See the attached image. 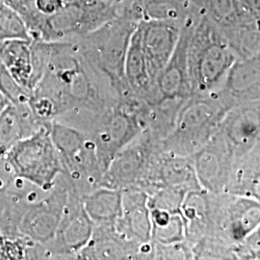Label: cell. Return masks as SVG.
Returning <instances> with one entry per match:
<instances>
[{
    "instance_id": "6da1fadb",
    "label": "cell",
    "mask_w": 260,
    "mask_h": 260,
    "mask_svg": "<svg viewBox=\"0 0 260 260\" xmlns=\"http://www.w3.org/2000/svg\"><path fill=\"white\" fill-rule=\"evenodd\" d=\"M121 101L75 41L47 42L45 69L28 100L42 124L56 121L79 129L92 116Z\"/></svg>"
},
{
    "instance_id": "7a4b0ae2",
    "label": "cell",
    "mask_w": 260,
    "mask_h": 260,
    "mask_svg": "<svg viewBox=\"0 0 260 260\" xmlns=\"http://www.w3.org/2000/svg\"><path fill=\"white\" fill-rule=\"evenodd\" d=\"M142 19L139 1H136L115 19L75 40L84 58L110 82L123 101L134 99L125 80L124 64L130 39Z\"/></svg>"
},
{
    "instance_id": "3957f363",
    "label": "cell",
    "mask_w": 260,
    "mask_h": 260,
    "mask_svg": "<svg viewBox=\"0 0 260 260\" xmlns=\"http://www.w3.org/2000/svg\"><path fill=\"white\" fill-rule=\"evenodd\" d=\"M236 59L220 29L203 13L191 28L187 44V75L191 96L218 92Z\"/></svg>"
},
{
    "instance_id": "277c9868",
    "label": "cell",
    "mask_w": 260,
    "mask_h": 260,
    "mask_svg": "<svg viewBox=\"0 0 260 260\" xmlns=\"http://www.w3.org/2000/svg\"><path fill=\"white\" fill-rule=\"evenodd\" d=\"M230 109L218 93L190 96L173 129L160 142L161 149L172 155L192 156L213 137Z\"/></svg>"
},
{
    "instance_id": "5b68a950",
    "label": "cell",
    "mask_w": 260,
    "mask_h": 260,
    "mask_svg": "<svg viewBox=\"0 0 260 260\" xmlns=\"http://www.w3.org/2000/svg\"><path fill=\"white\" fill-rule=\"evenodd\" d=\"M121 14V6L113 0L66 2L55 14L41 16L30 32V39L49 43L75 41Z\"/></svg>"
},
{
    "instance_id": "8992f818",
    "label": "cell",
    "mask_w": 260,
    "mask_h": 260,
    "mask_svg": "<svg viewBox=\"0 0 260 260\" xmlns=\"http://www.w3.org/2000/svg\"><path fill=\"white\" fill-rule=\"evenodd\" d=\"M50 124L13 145L3 157L6 172L42 190L49 191L62 174V165L50 135Z\"/></svg>"
},
{
    "instance_id": "52a82bcc",
    "label": "cell",
    "mask_w": 260,
    "mask_h": 260,
    "mask_svg": "<svg viewBox=\"0 0 260 260\" xmlns=\"http://www.w3.org/2000/svg\"><path fill=\"white\" fill-rule=\"evenodd\" d=\"M141 105L135 99L121 101L95 114L81 130L93 141L103 174L113 157L144 131Z\"/></svg>"
},
{
    "instance_id": "ba28073f",
    "label": "cell",
    "mask_w": 260,
    "mask_h": 260,
    "mask_svg": "<svg viewBox=\"0 0 260 260\" xmlns=\"http://www.w3.org/2000/svg\"><path fill=\"white\" fill-rule=\"evenodd\" d=\"M50 135L62 165V175L81 196L100 187L103 176L95 146L80 130L53 121Z\"/></svg>"
},
{
    "instance_id": "9c48e42d",
    "label": "cell",
    "mask_w": 260,
    "mask_h": 260,
    "mask_svg": "<svg viewBox=\"0 0 260 260\" xmlns=\"http://www.w3.org/2000/svg\"><path fill=\"white\" fill-rule=\"evenodd\" d=\"M260 201L223 193L214 195L212 231L210 239L229 249L235 248L259 229Z\"/></svg>"
},
{
    "instance_id": "30bf717a",
    "label": "cell",
    "mask_w": 260,
    "mask_h": 260,
    "mask_svg": "<svg viewBox=\"0 0 260 260\" xmlns=\"http://www.w3.org/2000/svg\"><path fill=\"white\" fill-rule=\"evenodd\" d=\"M160 150V141L147 131L141 132L113 157L100 187L121 191L137 189L146 193L149 173Z\"/></svg>"
},
{
    "instance_id": "8fae6325",
    "label": "cell",
    "mask_w": 260,
    "mask_h": 260,
    "mask_svg": "<svg viewBox=\"0 0 260 260\" xmlns=\"http://www.w3.org/2000/svg\"><path fill=\"white\" fill-rule=\"evenodd\" d=\"M70 191L71 185L61 174L47 195L28 204L19 221V233L47 248L55 236Z\"/></svg>"
},
{
    "instance_id": "7c38bea8",
    "label": "cell",
    "mask_w": 260,
    "mask_h": 260,
    "mask_svg": "<svg viewBox=\"0 0 260 260\" xmlns=\"http://www.w3.org/2000/svg\"><path fill=\"white\" fill-rule=\"evenodd\" d=\"M93 223L84 209L82 196L71 186L55 236L47 247L50 259H75L91 240Z\"/></svg>"
},
{
    "instance_id": "4fadbf2b",
    "label": "cell",
    "mask_w": 260,
    "mask_h": 260,
    "mask_svg": "<svg viewBox=\"0 0 260 260\" xmlns=\"http://www.w3.org/2000/svg\"><path fill=\"white\" fill-rule=\"evenodd\" d=\"M122 241L138 249L143 259L151 240V223L148 206V194L142 190L121 191V212L113 225Z\"/></svg>"
},
{
    "instance_id": "5bb4252c",
    "label": "cell",
    "mask_w": 260,
    "mask_h": 260,
    "mask_svg": "<svg viewBox=\"0 0 260 260\" xmlns=\"http://www.w3.org/2000/svg\"><path fill=\"white\" fill-rule=\"evenodd\" d=\"M218 133L233 159L260 146V101L239 103L223 117Z\"/></svg>"
},
{
    "instance_id": "9a60e30c",
    "label": "cell",
    "mask_w": 260,
    "mask_h": 260,
    "mask_svg": "<svg viewBox=\"0 0 260 260\" xmlns=\"http://www.w3.org/2000/svg\"><path fill=\"white\" fill-rule=\"evenodd\" d=\"M181 27L177 22L158 19H142L138 24L152 86L177 47Z\"/></svg>"
},
{
    "instance_id": "2e32d148",
    "label": "cell",
    "mask_w": 260,
    "mask_h": 260,
    "mask_svg": "<svg viewBox=\"0 0 260 260\" xmlns=\"http://www.w3.org/2000/svg\"><path fill=\"white\" fill-rule=\"evenodd\" d=\"M192 159L202 189L212 194L226 193L233 156L218 131Z\"/></svg>"
},
{
    "instance_id": "e0dca14e",
    "label": "cell",
    "mask_w": 260,
    "mask_h": 260,
    "mask_svg": "<svg viewBox=\"0 0 260 260\" xmlns=\"http://www.w3.org/2000/svg\"><path fill=\"white\" fill-rule=\"evenodd\" d=\"M162 188L185 193L202 189L196 176L192 156L172 155L160 150L152 164L146 193L150 195Z\"/></svg>"
},
{
    "instance_id": "ac0fdd59",
    "label": "cell",
    "mask_w": 260,
    "mask_h": 260,
    "mask_svg": "<svg viewBox=\"0 0 260 260\" xmlns=\"http://www.w3.org/2000/svg\"><path fill=\"white\" fill-rule=\"evenodd\" d=\"M216 93L231 108L239 103L260 101V55L237 58Z\"/></svg>"
},
{
    "instance_id": "d6986e66",
    "label": "cell",
    "mask_w": 260,
    "mask_h": 260,
    "mask_svg": "<svg viewBox=\"0 0 260 260\" xmlns=\"http://www.w3.org/2000/svg\"><path fill=\"white\" fill-rule=\"evenodd\" d=\"M214 195L204 189L186 193L181 204L185 241L191 248L210 237L212 231Z\"/></svg>"
},
{
    "instance_id": "ffe728a7",
    "label": "cell",
    "mask_w": 260,
    "mask_h": 260,
    "mask_svg": "<svg viewBox=\"0 0 260 260\" xmlns=\"http://www.w3.org/2000/svg\"><path fill=\"white\" fill-rule=\"evenodd\" d=\"M44 125L35 118L28 103H9L0 114V162L13 145Z\"/></svg>"
},
{
    "instance_id": "44dd1931",
    "label": "cell",
    "mask_w": 260,
    "mask_h": 260,
    "mask_svg": "<svg viewBox=\"0 0 260 260\" xmlns=\"http://www.w3.org/2000/svg\"><path fill=\"white\" fill-rule=\"evenodd\" d=\"M0 62L13 79L31 93L33 75L31 40L0 41Z\"/></svg>"
},
{
    "instance_id": "7402d4cb",
    "label": "cell",
    "mask_w": 260,
    "mask_h": 260,
    "mask_svg": "<svg viewBox=\"0 0 260 260\" xmlns=\"http://www.w3.org/2000/svg\"><path fill=\"white\" fill-rule=\"evenodd\" d=\"M226 193L260 201V146L233 159Z\"/></svg>"
},
{
    "instance_id": "603a6c76",
    "label": "cell",
    "mask_w": 260,
    "mask_h": 260,
    "mask_svg": "<svg viewBox=\"0 0 260 260\" xmlns=\"http://www.w3.org/2000/svg\"><path fill=\"white\" fill-rule=\"evenodd\" d=\"M124 75L132 96L143 103L149 101L153 86L149 78L138 26L130 39L125 57Z\"/></svg>"
},
{
    "instance_id": "cb8c5ba5",
    "label": "cell",
    "mask_w": 260,
    "mask_h": 260,
    "mask_svg": "<svg viewBox=\"0 0 260 260\" xmlns=\"http://www.w3.org/2000/svg\"><path fill=\"white\" fill-rule=\"evenodd\" d=\"M84 209L93 225H114L121 212V191L98 187L82 196Z\"/></svg>"
},
{
    "instance_id": "d4e9b609",
    "label": "cell",
    "mask_w": 260,
    "mask_h": 260,
    "mask_svg": "<svg viewBox=\"0 0 260 260\" xmlns=\"http://www.w3.org/2000/svg\"><path fill=\"white\" fill-rule=\"evenodd\" d=\"M14 178L9 184L0 188V233H19L21 216L30 202L38 200L34 190L18 191Z\"/></svg>"
},
{
    "instance_id": "484cf974",
    "label": "cell",
    "mask_w": 260,
    "mask_h": 260,
    "mask_svg": "<svg viewBox=\"0 0 260 260\" xmlns=\"http://www.w3.org/2000/svg\"><path fill=\"white\" fill-rule=\"evenodd\" d=\"M151 223V240L158 244L185 241L184 222L180 208L148 205Z\"/></svg>"
},
{
    "instance_id": "4316f807",
    "label": "cell",
    "mask_w": 260,
    "mask_h": 260,
    "mask_svg": "<svg viewBox=\"0 0 260 260\" xmlns=\"http://www.w3.org/2000/svg\"><path fill=\"white\" fill-rule=\"evenodd\" d=\"M139 3L143 19L169 20L180 25L205 13L196 8L190 0H139Z\"/></svg>"
},
{
    "instance_id": "83f0119b",
    "label": "cell",
    "mask_w": 260,
    "mask_h": 260,
    "mask_svg": "<svg viewBox=\"0 0 260 260\" xmlns=\"http://www.w3.org/2000/svg\"><path fill=\"white\" fill-rule=\"evenodd\" d=\"M221 33L236 58L247 59L260 55L259 21L241 22L222 30Z\"/></svg>"
},
{
    "instance_id": "f1b7e54d",
    "label": "cell",
    "mask_w": 260,
    "mask_h": 260,
    "mask_svg": "<svg viewBox=\"0 0 260 260\" xmlns=\"http://www.w3.org/2000/svg\"><path fill=\"white\" fill-rule=\"evenodd\" d=\"M50 259L47 247L19 233H0V260Z\"/></svg>"
},
{
    "instance_id": "f546056e",
    "label": "cell",
    "mask_w": 260,
    "mask_h": 260,
    "mask_svg": "<svg viewBox=\"0 0 260 260\" xmlns=\"http://www.w3.org/2000/svg\"><path fill=\"white\" fill-rule=\"evenodd\" d=\"M205 13L221 31L241 22L259 21L260 18L243 8L236 0H205Z\"/></svg>"
},
{
    "instance_id": "4dcf8cb0",
    "label": "cell",
    "mask_w": 260,
    "mask_h": 260,
    "mask_svg": "<svg viewBox=\"0 0 260 260\" xmlns=\"http://www.w3.org/2000/svg\"><path fill=\"white\" fill-rule=\"evenodd\" d=\"M11 39L31 40L23 19L7 4H3L0 5V41Z\"/></svg>"
},
{
    "instance_id": "1f68e13d",
    "label": "cell",
    "mask_w": 260,
    "mask_h": 260,
    "mask_svg": "<svg viewBox=\"0 0 260 260\" xmlns=\"http://www.w3.org/2000/svg\"><path fill=\"white\" fill-rule=\"evenodd\" d=\"M153 245L154 259H193L192 250L186 241L168 245L153 242Z\"/></svg>"
},
{
    "instance_id": "d6a6232c",
    "label": "cell",
    "mask_w": 260,
    "mask_h": 260,
    "mask_svg": "<svg viewBox=\"0 0 260 260\" xmlns=\"http://www.w3.org/2000/svg\"><path fill=\"white\" fill-rule=\"evenodd\" d=\"M259 233L257 229L235 248V259H259Z\"/></svg>"
},
{
    "instance_id": "836d02e7",
    "label": "cell",
    "mask_w": 260,
    "mask_h": 260,
    "mask_svg": "<svg viewBox=\"0 0 260 260\" xmlns=\"http://www.w3.org/2000/svg\"><path fill=\"white\" fill-rule=\"evenodd\" d=\"M10 8L16 11L23 21L35 15L38 11L34 5V0H6Z\"/></svg>"
},
{
    "instance_id": "e575fe53",
    "label": "cell",
    "mask_w": 260,
    "mask_h": 260,
    "mask_svg": "<svg viewBox=\"0 0 260 260\" xmlns=\"http://www.w3.org/2000/svg\"><path fill=\"white\" fill-rule=\"evenodd\" d=\"M64 0H34L38 12L44 16H50L62 9L65 5Z\"/></svg>"
},
{
    "instance_id": "d590c367",
    "label": "cell",
    "mask_w": 260,
    "mask_h": 260,
    "mask_svg": "<svg viewBox=\"0 0 260 260\" xmlns=\"http://www.w3.org/2000/svg\"><path fill=\"white\" fill-rule=\"evenodd\" d=\"M236 2L256 16H260V0H236Z\"/></svg>"
},
{
    "instance_id": "8d00e7d4",
    "label": "cell",
    "mask_w": 260,
    "mask_h": 260,
    "mask_svg": "<svg viewBox=\"0 0 260 260\" xmlns=\"http://www.w3.org/2000/svg\"><path fill=\"white\" fill-rule=\"evenodd\" d=\"M190 2L195 6L196 8L205 12V0H190Z\"/></svg>"
},
{
    "instance_id": "74e56055",
    "label": "cell",
    "mask_w": 260,
    "mask_h": 260,
    "mask_svg": "<svg viewBox=\"0 0 260 260\" xmlns=\"http://www.w3.org/2000/svg\"><path fill=\"white\" fill-rule=\"evenodd\" d=\"M8 104H9V103H8L7 99L4 96V94L1 93V91H0V114H1V112L4 110V108H5Z\"/></svg>"
},
{
    "instance_id": "f35d334b",
    "label": "cell",
    "mask_w": 260,
    "mask_h": 260,
    "mask_svg": "<svg viewBox=\"0 0 260 260\" xmlns=\"http://www.w3.org/2000/svg\"><path fill=\"white\" fill-rule=\"evenodd\" d=\"M113 1L119 3L123 8H125V7L129 6V5L133 4L134 2H136V1H138V0H113Z\"/></svg>"
},
{
    "instance_id": "ab89813d",
    "label": "cell",
    "mask_w": 260,
    "mask_h": 260,
    "mask_svg": "<svg viewBox=\"0 0 260 260\" xmlns=\"http://www.w3.org/2000/svg\"><path fill=\"white\" fill-rule=\"evenodd\" d=\"M3 4H6V0H0V5H3Z\"/></svg>"
},
{
    "instance_id": "60d3db41",
    "label": "cell",
    "mask_w": 260,
    "mask_h": 260,
    "mask_svg": "<svg viewBox=\"0 0 260 260\" xmlns=\"http://www.w3.org/2000/svg\"><path fill=\"white\" fill-rule=\"evenodd\" d=\"M65 2H72V1H75V0H64Z\"/></svg>"
}]
</instances>
